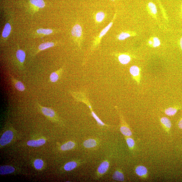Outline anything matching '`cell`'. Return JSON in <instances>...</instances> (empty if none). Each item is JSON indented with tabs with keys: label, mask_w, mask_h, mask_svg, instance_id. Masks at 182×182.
<instances>
[{
	"label": "cell",
	"mask_w": 182,
	"mask_h": 182,
	"mask_svg": "<svg viewBox=\"0 0 182 182\" xmlns=\"http://www.w3.org/2000/svg\"><path fill=\"white\" fill-rule=\"evenodd\" d=\"M37 107L41 113L50 120L54 121L58 120V117L55 112L52 109L41 106L38 102H36Z\"/></svg>",
	"instance_id": "obj_1"
},
{
	"label": "cell",
	"mask_w": 182,
	"mask_h": 182,
	"mask_svg": "<svg viewBox=\"0 0 182 182\" xmlns=\"http://www.w3.org/2000/svg\"><path fill=\"white\" fill-rule=\"evenodd\" d=\"M14 137V133L11 130H7L2 135L0 139L1 147L5 146L12 141Z\"/></svg>",
	"instance_id": "obj_2"
},
{
	"label": "cell",
	"mask_w": 182,
	"mask_h": 182,
	"mask_svg": "<svg viewBox=\"0 0 182 182\" xmlns=\"http://www.w3.org/2000/svg\"><path fill=\"white\" fill-rule=\"evenodd\" d=\"M121 120V126L120 131L121 133L126 137H129L132 136V133L131 130L127 125L123 119L122 115L120 114Z\"/></svg>",
	"instance_id": "obj_3"
},
{
	"label": "cell",
	"mask_w": 182,
	"mask_h": 182,
	"mask_svg": "<svg viewBox=\"0 0 182 182\" xmlns=\"http://www.w3.org/2000/svg\"><path fill=\"white\" fill-rule=\"evenodd\" d=\"M12 22L10 20L7 21L4 25L2 34V41H4L7 40L11 33L12 27Z\"/></svg>",
	"instance_id": "obj_4"
},
{
	"label": "cell",
	"mask_w": 182,
	"mask_h": 182,
	"mask_svg": "<svg viewBox=\"0 0 182 182\" xmlns=\"http://www.w3.org/2000/svg\"><path fill=\"white\" fill-rule=\"evenodd\" d=\"M130 72L134 80L138 84H139L141 81V69L138 66H133L130 69Z\"/></svg>",
	"instance_id": "obj_5"
},
{
	"label": "cell",
	"mask_w": 182,
	"mask_h": 182,
	"mask_svg": "<svg viewBox=\"0 0 182 182\" xmlns=\"http://www.w3.org/2000/svg\"><path fill=\"white\" fill-rule=\"evenodd\" d=\"M109 166V162L108 161L106 160L102 162L98 168L97 172V176L99 177H101L105 174L108 171Z\"/></svg>",
	"instance_id": "obj_6"
},
{
	"label": "cell",
	"mask_w": 182,
	"mask_h": 182,
	"mask_svg": "<svg viewBox=\"0 0 182 182\" xmlns=\"http://www.w3.org/2000/svg\"><path fill=\"white\" fill-rule=\"evenodd\" d=\"M30 6L34 12H37L45 6V3L43 0H30Z\"/></svg>",
	"instance_id": "obj_7"
},
{
	"label": "cell",
	"mask_w": 182,
	"mask_h": 182,
	"mask_svg": "<svg viewBox=\"0 0 182 182\" xmlns=\"http://www.w3.org/2000/svg\"><path fill=\"white\" fill-rule=\"evenodd\" d=\"M16 57L20 68L23 69L26 58L25 52L21 49H18L16 52Z\"/></svg>",
	"instance_id": "obj_8"
},
{
	"label": "cell",
	"mask_w": 182,
	"mask_h": 182,
	"mask_svg": "<svg viewBox=\"0 0 182 182\" xmlns=\"http://www.w3.org/2000/svg\"><path fill=\"white\" fill-rule=\"evenodd\" d=\"M55 31L50 29L40 28L35 30L34 34L36 36H44L52 34L54 33Z\"/></svg>",
	"instance_id": "obj_9"
},
{
	"label": "cell",
	"mask_w": 182,
	"mask_h": 182,
	"mask_svg": "<svg viewBox=\"0 0 182 182\" xmlns=\"http://www.w3.org/2000/svg\"><path fill=\"white\" fill-rule=\"evenodd\" d=\"M56 44H57V43L53 41L46 42L41 44L38 46V48H37L35 53V55L41 51L56 46Z\"/></svg>",
	"instance_id": "obj_10"
},
{
	"label": "cell",
	"mask_w": 182,
	"mask_h": 182,
	"mask_svg": "<svg viewBox=\"0 0 182 182\" xmlns=\"http://www.w3.org/2000/svg\"><path fill=\"white\" fill-rule=\"evenodd\" d=\"M136 174L142 178H146L148 175V170L146 167L140 165L137 166L135 169Z\"/></svg>",
	"instance_id": "obj_11"
},
{
	"label": "cell",
	"mask_w": 182,
	"mask_h": 182,
	"mask_svg": "<svg viewBox=\"0 0 182 182\" xmlns=\"http://www.w3.org/2000/svg\"><path fill=\"white\" fill-rule=\"evenodd\" d=\"M46 143V140L44 138H40L37 140H32L28 141V146L33 147H38L42 146Z\"/></svg>",
	"instance_id": "obj_12"
},
{
	"label": "cell",
	"mask_w": 182,
	"mask_h": 182,
	"mask_svg": "<svg viewBox=\"0 0 182 182\" xmlns=\"http://www.w3.org/2000/svg\"><path fill=\"white\" fill-rule=\"evenodd\" d=\"M71 34L73 36L75 39L80 38L82 34V29L81 26L76 24L72 28Z\"/></svg>",
	"instance_id": "obj_13"
},
{
	"label": "cell",
	"mask_w": 182,
	"mask_h": 182,
	"mask_svg": "<svg viewBox=\"0 0 182 182\" xmlns=\"http://www.w3.org/2000/svg\"><path fill=\"white\" fill-rule=\"evenodd\" d=\"M10 79L13 85L17 91L22 92L25 90V87L22 82L17 80L12 75L10 76Z\"/></svg>",
	"instance_id": "obj_14"
},
{
	"label": "cell",
	"mask_w": 182,
	"mask_h": 182,
	"mask_svg": "<svg viewBox=\"0 0 182 182\" xmlns=\"http://www.w3.org/2000/svg\"><path fill=\"white\" fill-rule=\"evenodd\" d=\"M63 70V69L62 68L59 69L57 71L51 73L50 76V82L52 83H55L57 82L61 76H62Z\"/></svg>",
	"instance_id": "obj_15"
},
{
	"label": "cell",
	"mask_w": 182,
	"mask_h": 182,
	"mask_svg": "<svg viewBox=\"0 0 182 182\" xmlns=\"http://www.w3.org/2000/svg\"><path fill=\"white\" fill-rule=\"evenodd\" d=\"M14 167L9 165H4L0 167V174L5 175L12 174L15 172Z\"/></svg>",
	"instance_id": "obj_16"
},
{
	"label": "cell",
	"mask_w": 182,
	"mask_h": 182,
	"mask_svg": "<svg viewBox=\"0 0 182 182\" xmlns=\"http://www.w3.org/2000/svg\"><path fill=\"white\" fill-rule=\"evenodd\" d=\"M113 20L110 22L109 24L108 25L106 26L104 28V29L102 30L101 31L99 36H98V37L97 38V40L96 41L97 43L95 46L100 43L101 39L102 38V37H103L106 34L107 32H108L109 30L110 29L112 26H113Z\"/></svg>",
	"instance_id": "obj_17"
},
{
	"label": "cell",
	"mask_w": 182,
	"mask_h": 182,
	"mask_svg": "<svg viewBox=\"0 0 182 182\" xmlns=\"http://www.w3.org/2000/svg\"><path fill=\"white\" fill-rule=\"evenodd\" d=\"M131 58L129 55L121 54L118 56V60L120 63L124 65L128 64L131 61Z\"/></svg>",
	"instance_id": "obj_18"
},
{
	"label": "cell",
	"mask_w": 182,
	"mask_h": 182,
	"mask_svg": "<svg viewBox=\"0 0 182 182\" xmlns=\"http://www.w3.org/2000/svg\"><path fill=\"white\" fill-rule=\"evenodd\" d=\"M97 142L94 139H87L83 143V146L85 148H91L95 147L97 145Z\"/></svg>",
	"instance_id": "obj_19"
},
{
	"label": "cell",
	"mask_w": 182,
	"mask_h": 182,
	"mask_svg": "<svg viewBox=\"0 0 182 182\" xmlns=\"http://www.w3.org/2000/svg\"><path fill=\"white\" fill-rule=\"evenodd\" d=\"M76 146V143L72 141H69L63 144L60 147L61 150L63 151L71 150Z\"/></svg>",
	"instance_id": "obj_20"
},
{
	"label": "cell",
	"mask_w": 182,
	"mask_h": 182,
	"mask_svg": "<svg viewBox=\"0 0 182 182\" xmlns=\"http://www.w3.org/2000/svg\"><path fill=\"white\" fill-rule=\"evenodd\" d=\"M78 165V163L75 161L69 162L64 165L63 166V169L66 171H71L75 169Z\"/></svg>",
	"instance_id": "obj_21"
},
{
	"label": "cell",
	"mask_w": 182,
	"mask_h": 182,
	"mask_svg": "<svg viewBox=\"0 0 182 182\" xmlns=\"http://www.w3.org/2000/svg\"><path fill=\"white\" fill-rule=\"evenodd\" d=\"M113 179L116 181H124V174L121 170H118L115 171L113 176Z\"/></svg>",
	"instance_id": "obj_22"
},
{
	"label": "cell",
	"mask_w": 182,
	"mask_h": 182,
	"mask_svg": "<svg viewBox=\"0 0 182 182\" xmlns=\"http://www.w3.org/2000/svg\"><path fill=\"white\" fill-rule=\"evenodd\" d=\"M160 121L163 126L167 130V131L169 132L172 127L170 120L168 118L164 117L162 118L161 119Z\"/></svg>",
	"instance_id": "obj_23"
},
{
	"label": "cell",
	"mask_w": 182,
	"mask_h": 182,
	"mask_svg": "<svg viewBox=\"0 0 182 182\" xmlns=\"http://www.w3.org/2000/svg\"><path fill=\"white\" fill-rule=\"evenodd\" d=\"M149 12L154 17H156L157 14V9L156 4L152 2H149L147 5Z\"/></svg>",
	"instance_id": "obj_24"
},
{
	"label": "cell",
	"mask_w": 182,
	"mask_h": 182,
	"mask_svg": "<svg viewBox=\"0 0 182 182\" xmlns=\"http://www.w3.org/2000/svg\"><path fill=\"white\" fill-rule=\"evenodd\" d=\"M135 33H130L129 32H122L120 34L118 35L117 37L118 39L120 41H123L127 39L129 37L135 36L136 35Z\"/></svg>",
	"instance_id": "obj_25"
},
{
	"label": "cell",
	"mask_w": 182,
	"mask_h": 182,
	"mask_svg": "<svg viewBox=\"0 0 182 182\" xmlns=\"http://www.w3.org/2000/svg\"><path fill=\"white\" fill-rule=\"evenodd\" d=\"M35 168L37 170H40L43 168L44 166V162L42 160L36 159L34 162Z\"/></svg>",
	"instance_id": "obj_26"
},
{
	"label": "cell",
	"mask_w": 182,
	"mask_h": 182,
	"mask_svg": "<svg viewBox=\"0 0 182 182\" xmlns=\"http://www.w3.org/2000/svg\"><path fill=\"white\" fill-rule=\"evenodd\" d=\"M177 107H170L165 110V114L168 116H172L175 115L178 110Z\"/></svg>",
	"instance_id": "obj_27"
},
{
	"label": "cell",
	"mask_w": 182,
	"mask_h": 182,
	"mask_svg": "<svg viewBox=\"0 0 182 182\" xmlns=\"http://www.w3.org/2000/svg\"><path fill=\"white\" fill-rule=\"evenodd\" d=\"M105 17V14L104 12H99L96 14L95 19L97 22L100 23L103 21Z\"/></svg>",
	"instance_id": "obj_28"
},
{
	"label": "cell",
	"mask_w": 182,
	"mask_h": 182,
	"mask_svg": "<svg viewBox=\"0 0 182 182\" xmlns=\"http://www.w3.org/2000/svg\"><path fill=\"white\" fill-rule=\"evenodd\" d=\"M126 141L129 148L131 150H133L134 148L135 144L134 140L130 137H127L126 138Z\"/></svg>",
	"instance_id": "obj_29"
},
{
	"label": "cell",
	"mask_w": 182,
	"mask_h": 182,
	"mask_svg": "<svg viewBox=\"0 0 182 182\" xmlns=\"http://www.w3.org/2000/svg\"><path fill=\"white\" fill-rule=\"evenodd\" d=\"M153 44L152 47H153L156 48L159 46L161 44V42L160 39L157 37H153Z\"/></svg>",
	"instance_id": "obj_30"
},
{
	"label": "cell",
	"mask_w": 182,
	"mask_h": 182,
	"mask_svg": "<svg viewBox=\"0 0 182 182\" xmlns=\"http://www.w3.org/2000/svg\"><path fill=\"white\" fill-rule=\"evenodd\" d=\"M178 44L180 49L182 51V36L180 37L178 41Z\"/></svg>",
	"instance_id": "obj_31"
},
{
	"label": "cell",
	"mask_w": 182,
	"mask_h": 182,
	"mask_svg": "<svg viewBox=\"0 0 182 182\" xmlns=\"http://www.w3.org/2000/svg\"><path fill=\"white\" fill-rule=\"evenodd\" d=\"M179 17L182 21V4H181L180 8V10L179 12Z\"/></svg>",
	"instance_id": "obj_32"
},
{
	"label": "cell",
	"mask_w": 182,
	"mask_h": 182,
	"mask_svg": "<svg viewBox=\"0 0 182 182\" xmlns=\"http://www.w3.org/2000/svg\"><path fill=\"white\" fill-rule=\"evenodd\" d=\"M178 126L180 129H182V118L179 121Z\"/></svg>",
	"instance_id": "obj_33"
},
{
	"label": "cell",
	"mask_w": 182,
	"mask_h": 182,
	"mask_svg": "<svg viewBox=\"0 0 182 182\" xmlns=\"http://www.w3.org/2000/svg\"><path fill=\"white\" fill-rule=\"evenodd\" d=\"M148 43L149 45H152L153 44V41H152L151 40H149L148 41Z\"/></svg>",
	"instance_id": "obj_34"
}]
</instances>
